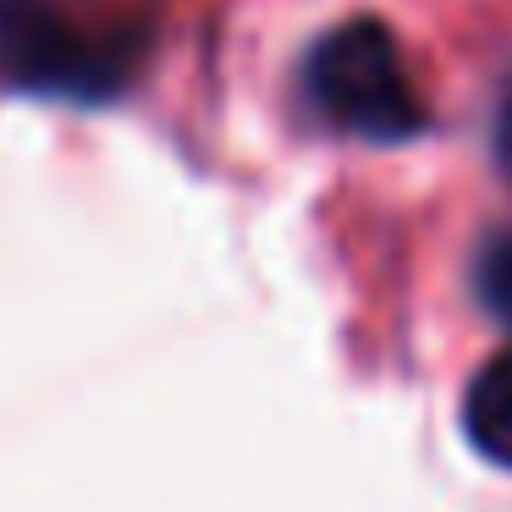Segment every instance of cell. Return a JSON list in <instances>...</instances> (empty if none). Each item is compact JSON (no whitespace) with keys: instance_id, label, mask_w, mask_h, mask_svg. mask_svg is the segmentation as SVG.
Returning <instances> with one entry per match:
<instances>
[{"instance_id":"4","label":"cell","mask_w":512,"mask_h":512,"mask_svg":"<svg viewBox=\"0 0 512 512\" xmlns=\"http://www.w3.org/2000/svg\"><path fill=\"white\" fill-rule=\"evenodd\" d=\"M474 292L496 320L512 325V232L490 237L474 259Z\"/></svg>"},{"instance_id":"3","label":"cell","mask_w":512,"mask_h":512,"mask_svg":"<svg viewBox=\"0 0 512 512\" xmlns=\"http://www.w3.org/2000/svg\"><path fill=\"white\" fill-rule=\"evenodd\" d=\"M463 435L496 468H512V347L479 364L463 391Z\"/></svg>"},{"instance_id":"2","label":"cell","mask_w":512,"mask_h":512,"mask_svg":"<svg viewBox=\"0 0 512 512\" xmlns=\"http://www.w3.org/2000/svg\"><path fill=\"white\" fill-rule=\"evenodd\" d=\"M0 61L34 89L105 94L116 83V50L67 23L50 0H0Z\"/></svg>"},{"instance_id":"5","label":"cell","mask_w":512,"mask_h":512,"mask_svg":"<svg viewBox=\"0 0 512 512\" xmlns=\"http://www.w3.org/2000/svg\"><path fill=\"white\" fill-rule=\"evenodd\" d=\"M496 155H501V166L512 171V78H507L501 105H496Z\"/></svg>"},{"instance_id":"1","label":"cell","mask_w":512,"mask_h":512,"mask_svg":"<svg viewBox=\"0 0 512 512\" xmlns=\"http://www.w3.org/2000/svg\"><path fill=\"white\" fill-rule=\"evenodd\" d=\"M309 94L325 122L369 144H402L424 127V105L402 72V50L375 17H353L314 45Z\"/></svg>"}]
</instances>
